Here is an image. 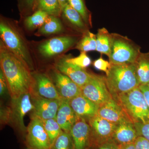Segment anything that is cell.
I'll return each instance as SVG.
<instances>
[{
  "label": "cell",
  "instance_id": "18",
  "mask_svg": "<svg viewBox=\"0 0 149 149\" xmlns=\"http://www.w3.org/2000/svg\"><path fill=\"white\" fill-rule=\"evenodd\" d=\"M138 137L133 123L126 121L116 125L112 140L118 146H122L133 143Z\"/></svg>",
  "mask_w": 149,
  "mask_h": 149
},
{
  "label": "cell",
  "instance_id": "41",
  "mask_svg": "<svg viewBox=\"0 0 149 149\" xmlns=\"http://www.w3.org/2000/svg\"><path fill=\"white\" fill-rule=\"evenodd\" d=\"M147 85H148V86L149 87V82H148V84H147Z\"/></svg>",
  "mask_w": 149,
  "mask_h": 149
},
{
  "label": "cell",
  "instance_id": "19",
  "mask_svg": "<svg viewBox=\"0 0 149 149\" xmlns=\"http://www.w3.org/2000/svg\"><path fill=\"white\" fill-rule=\"evenodd\" d=\"M78 118H79L70 107L69 101L63 99L56 117V120L62 130L65 132L70 133Z\"/></svg>",
  "mask_w": 149,
  "mask_h": 149
},
{
  "label": "cell",
  "instance_id": "33",
  "mask_svg": "<svg viewBox=\"0 0 149 149\" xmlns=\"http://www.w3.org/2000/svg\"><path fill=\"white\" fill-rule=\"evenodd\" d=\"M0 120L2 124H6L11 121L10 107L1 106L0 110Z\"/></svg>",
  "mask_w": 149,
  "mask_h": 149
},
{
  "label": "cell",
  "instance_id": "12",
  "mask_svg": "<svg viewBox=\"0 0 149 149\" xmlns=\"http://www.w3.org/2000/svg\"><path fill=\"white\" fill-rule=\"evenodd\" d=\"M74 149H91L93 148L91 129L87 120L79 118L70 130Z\"/></svg>",
  "mask_w": 149,
  "mask_h": 149
},
{
  "label": "cell",
  "instance_id": "24",
  "mask_svg": "<svg viewBox=\"0 0 149 149\" xmlns=\"http://www.w3.org/2000/svg\"><path fill=\"white\" fill-rule=\"evenodd\" d=\"M37 9L52 16H59L62 13L58 0H38Z\"/></svg>",
  "mask_w": 149,
  "mask_h": 149
},
{
  "label": "cell",
  "instance_id": "20",
  "mask_svg": "<svg viewBox=\"0 0 149 149\" xmlns=\"http://www.w3.org/2000/svg\"><path fill=\"white\" fill-rule=\"evenodd\" d=\"M135 63L140 85H147L149 82V52H141Z\"/></svg>",
  "mask_w": 149,
  "mask_h": 149
},
{
  "label": "cell",
  "instance_id": "39",
  "mask_svg": "<svg viewBox=\"0 0 149 149\" xmlns=\"http://www.w3.org/2000/svg\"><path fill=\"white\" fill-rule=\"evenodd\" d=\"M119 149H136L134 143L126 145L118 146Z\"/></svg>",
  "mask_w": 149,
  "mask_h": 149
},
{
  "label": "cell",
  "instance_id": "17",
  "mask_svg": "<svg viewBox=\"0 0 149 149\" xmlns=\"http://www.w3.org/2000/svg\"><path fill=\"white\" fill-rule=\"evenodd\" d=\"M70 105L79 118L85 120L97 115L99 106L81 94L69 101Z\"/></svg>",
  "mask_w": 149,
  "mask_h": 149
},
{
  "label": "cell",
  "instance_id": "30",
  "mask_svg": "<svg viewBox=\"0 0 149 149\" xmlns=\"http://www.w3.org/2000/svg\"><path fill=\"white\" fill-rule=\"evenodd\" d=\"M66 61L85 69L91 65L92 63L91 59L86 53L81 52L78 56L74 58H65Z\"/></svg>",
  "mask_w": 149,
  "mask_h": 149
},
{
  "label": "cell",
  "instance_id": "9",
  "mask_svg": "<svg viewBox=\"0 0 149 149\" xmlns=\"http://www.w3.org/2000/svg\"><path fill=\"white\" fill-rule=\"evenodd\" d=\"M93 137V148L112 140L116 124L112 123L98 115L88 120Z\"/></svg>",
  "mask_w": 149,
  "mask_h": 149
},
{
  "label": "cell",
  "instance_id": "11",
  "mask_svg": "<svg viewBox=\"0 0 149 149\" xmlns=\"http://www.w3.org/2000/svg\"><path fill=\"white\" fill-rule=\"evenodd\" d=\"M50 78L59 95L63 99L69 101L82 94L80 87L68 76L56 69L53 71Z\"/></svg>",
  "mask_w": 149,
  "mask_h": 149
},
{
  "label": "cell",
  "instance_id": "27",
  "mask_svg": "<svg viewBox=\"0 0 149 149\" xmlns=\"http://www.w3.org/2000/svg\"><path fill=\"white\" fill-rule=\"evenodd\" d=\"M68 3L80 14L87 26L92 27L91 13L86 7L84 0H68Z\"/></svg>",
  "mask_w": 149,
  "mask_h": 149
},
{
  "label": "cell",
  "instance_id": "23",
  "mask_svg": "<svg viewBox=\"0 0 149 149\" xmlns=\"http://www.w3.org/2000/svg\"><path fill=\"white\" fill-rule=\"evenodd\" d=\"M96 35L87 30L84 32L83 37L75 45V49L81 52L86 53L90 51H96Z\"/></svg>",
  "mask_w": 149,
  "mask_h": 149
},
{
  "label": "cell",
  "instance_id": "13",
  "mask_svg": "<svg viewBox=\"0 0 149 149\" xmlns=\"http://www.w3.org/2000/svg\"><path fill=\"white\" fill-rule=\"evenodd\" d=\"M34 80V88L31 94L51 100H63L59 95L50 77L45 73L37 72L32 74Z\"/></svg>",
  "mask_w": 149,
  "mask_h": 149
},
{
  "label": "cell",
  "instance_id": "5",
  "mask_svg": "<svg viewBox=\"0 0 149 149\" xmlns=\"http://www.w3.org/2000/svg\"><path fill=\"white\" fill-rule=\"evenodd\" d=\"M0 35L5 45L12 52L31 70L33 69V62L28 49L18 33L7 23L1 22Z\"/></svg>",
  "mask_w": 149,
  "mask_h": 149
},
{
  "label": "cell",
  "instance_id": "25",
  "mask_svg": "<svg viewBox=\"0 0 149 149\" xmlns=\"http://www.w3.org/2000/svg\"><path fill=\"white\" fill-rule=\"evenodd\" d=\"M62 30V24L59 19L57 17L49 15L39 32L42 35H51L59 33Z\"/></svg>",
  "mask_w": 149,
  "mask_h": 149
},
{
  "label": "cell",
  "instance_id": "8",
  "mask_svg": "<svg viewBox=\"0 0 149 149\" xmlns=\"http://www.w3.org/2000/svg\"><path fill=\"white\" fill-rule=\"evenodd\" d=\"M11 121L26 135L27 127L24 124V118L34 108L31 94H23L18 97L11 99L10 105Z\"/></svg>",
  "mask_w": 149,
  "mask_h": 149
},
{
  "label": "cell",
  "instance_id": "15",
  "mask_svg": "<svg viewBox=\"0 0 149 149\" xmlns=\"http://www.w3.org/2000/svg\"><path fill=\"white\" fill-rule=\"evenodd\" d=\"M56 69L71 79L80 88H82L91 78V73L84 68L66 61L65 57L62 58L56 63Z\"/></svg>",
  "mask_w": 149,
  "mask_h": 149
},
{
  "label": "cell",
  "instance_id": "10",
  "mask_svg": "<svg viewBox=\"0 0 149 149\" xmlns=\"http://www.w3.org/2000/svg\"><path fill=\"white\" fill-rule=\"evenodd\" d=\"M33 109L32 115L35 116L44 120L56 118L62 100H51L31 94Z\"/></svg>",
  "mask_w": 149,
  "mask_h": 149
},
{
  "label": "cell",
  "instance_id": "1",
  "mask_svg": "<svg viewBox=\"0 0 149 149\" xmlns=\"http://www.w3.org/2000/svg\"><path fill=\"white\" fill-rule=\"evenodd\" d=\"M1 69L4 74L11 99L33 92L35 80L31 70L1 40Z\"/></svg>",
  "mask_w": 149,
  "mask_h": 149
},
{
  "label": "cell",
  "instance_id": "32",
  "mask_svg": "<svg viewBox=\"0 0 149 149\" xmlns=\"http://www.w3.org/2000/svg\"><path fill=\"white\" fill-rule=\"evenodd\" d=\"M93 66L96 69L104 71L107 74L111 66V63L109 61L105 60L101 56L94 61Z\"/></svg>",
  "mask_w": 149,
  "mask_h": 149
},
{
  "label": "cell",
  "instance_id": "31",
  "mask_svg": "<svg viewBox=\"0 0 149 149\" xmlns=\"http://www.w3.org/2000/svg\"><path fill=\"white\" fill-rule=\"evenodd\" d=\"M134 125L138 136L143 137L149 141V121L145 123H134Z\"/></svg>",
  "mask_w": 149,
  "mask_h": 149
},
{
  "label": "cell",
  "instance_id": "37",
  "mask_svg": "<svg viewBox=\"0 0 149 149\" xmlns=\"http://www.w3.org/2000/svg\"><path fill=\"white\" fill-rule=\"evenodd\" d=\"M22 5L27 10H34L37 8L38 0H22Z\"/></svg>",
  "mask_w": 149,
  "mask_h": 149
},
{
  "label": "cell",
  "instance_id": "29",
  "mask_svg": "<svg viewBox=\"0 0 149 149\" xmlns=\"http://www.w3.org/2000/svg\"><path fill=\"white\" fill-rule=\"evenodd\" d=\"M51 149H74L70 133L63 131L51 146Z\"/></svg>",
  "mask_w": 149,
  "mask_h": 149
},
{
  "label": "cell",
  "instance_id": "14",
  "mask_svg": "<svg viewBox=\"0 0 149 149\" xmlns=\"http://www.w3.org/2000/svg\"><path fill=\"white\" fill-rule=\"evenodd\" d=\"M76 42V38L70 36L55 37L41 44L39 47V52L45 57H51L68 49Z\"/></svg>",
  "mask_w": 149,
  "mask_h": 149
},
{
  "label": "cell",
  "instance_id": "26",
  "mask_svg": "<svg viewBox=\"0 0 149 149\" xmlns=\"http://www.w3.org/2000/svg\"><path fill=\"white\" fill-rule=\"evenodd\" d=\"M49 15L45 12L37 10L32 15L27 17L25 19V24L27 29L33 30L41 27L45 22Z\"/></svg>",
  "mask_w": 149,
  "mask_h": 149
},
{
  "label": "cell",
  "instance_id": "36",
  "mask_svg": "<svg viewBox=\"0 0 149 149\" xmlns=\"http://www.w3.org/2000/svg\"><path fill=\"white\" fill-rule=\"evenodd\" d=\"M95 148L96 149H119L118 145L112 140L99 144Z\"/></svg>",
  "mask_w": 149,
  "mask_h": 149
},
{
  "label": "cell",
  "instance_id": "4",
  "mask_svg": "<svg viewBox=\"0 0 149 149\" xmlns=\"http://www.w3.org/2000/svg\"><path fill=\"white\" fill-rule=\"evenodd\" d=\"M111 36L109 62L112 64L135 63L141 53V47L126 36L116 33H111Z\"/></svg>",
  "mask_w": 149,
  "mask_h": 149
},
{
  "label": "cell",
  "instance_id": "22",
  "mask_svg": "<svg viewBox=\"0 0 149 149\" xmlns=\"http://www.w3.org/2000/svg\"><path fill=\"white\" fill-rule=\"evenodd\" d=\"M62 13L65 18L75 28L84 32L87 31L88 27L80 14L69 3L62 8Z\"/></svg>",
  "mask_w": 149,
  "mask_h": 149
},
{
  "label": "cell",
  "instance_id": "42",
  "mask_svg": "<svg viewBox=\"0 0 149 149\" xmlns=\"http://www.w3.org/2000/svg\"><path fill=\"white\" fill-rule=\"evenodd\" d=\"M29 149L28 148H26V149Z\"/></svg>",
  "mask_w": 149,
  "mask_h": 149
},
{
  "label": "cell",
  "instance_id": "38",
  "mask_svg": "<svg viewBox=\"0 0 149 149\" xmlns=\"http://www.w3.org/2000/svg\"><path fill=\"white\" fill-rule=\"evenodd\" d=\"M139 88L143 94L149 109V87L147 85H141Z\"/></svg>",
  "mask_w": 149,
  "mask_h": 149
},
{
  "label": "cell",
  "instance_id": "35",
  "mask_svg": "<svg viewBox=\"0 0 149 149\" xmlns=\"http://www.w3.org/2000/svg\"><path fill=\"white\" fill-rule=\"evenodd\" d=\"M8 93L7 83L2 70H0V95L3 96Z\"/></svg>",
  "mask_w": 149,
  "mask_h": 149
},
{
  "label": "cell",
  "instance_id": "3",
  "mask_svg": "<svg viewBox=\"0 0 149 149\" xmlns=\"http://www.w3.org/2000/svg\"><path fill=\"white\" fill-rule=\"evenodd\" d=\"M124 110L133 123L149 121V109L139 87L120 94L115 100Z\"/></svg>",
  "mask_w": 149,
  "mask_h": 149
},
{
  "label": "cell",
  "instance_id": "40",
  "mask_svg": "<svg viewBox=\"0 0 149 149\" xmlns=\"http://www.w3.org/2000/svg\"><path fill=\"white\" fill-rule=\"evenodd\" d=\"M59 2L60 3L62 8V10L63 7L68 3V0H58Z\"/></svg>",
  "mask_w": 149,
  "mask_h": 149
},
{
  "label": "cell",
  "instance_id": "34",
  "mask_svg": "<svg viewBox=\"0 0 149 149\" xmlns=\"http://www.w3.org/2000/svg\"><path fill=\"white\" fill-rule=\"evenodd\" d=\"M134 144L136 149H149V141L141 136L137 138Z\"/></svg>",
  "mask_w": 149,
  "mask_h": 149
},
{
  "label": "cell",
  "instance_id": "16",
  "mask_svg": "<svg viewBox=\"0 0 149 149\" xmlns=\"http://www.w3.org/2000/svg\"><path fill=\"white\" fill-rule=\"evenodd\" d=\"M97 115L116 125L126 121L132 122L122 107L113 98L99 107Z\"/></svg>",
  "mask_w": 149,
  "mask_h": 149
},
{
  "label": "cell",
  "instance_id": "7",
  "mask_svg": "<svg viewBox=\"0 0 149 149\" xmlns=\"http://www.w3.org/2000/svg\"><path fill=\"white\" fill-rule=\"evenodd\" d=\"M24 143L26 148L29 149H51L49 139L43 120L35 116L31 115Z\"/></svg>",
  "mask_w": 149,
  "mask_h": 149
},
{
  "label": "cell",
  "instance_id": "28",
  "mask_svg": "<svg viewBox=\"0 0 149 149\" xmlns=\"http://www.w3.org/2000/svg\"><path fill=\"white\" fill-rule=\"evenodd\" d=\"M43 122L52 146L57 138L63 132V130H62L56 118L44 120Z\"/></svg>",
  "mask_w": 149,
  "mask_h": 149
},
{
  "label": "cell",
  "instance_id": "6",
  "mask_svg": "<svg viewBox=\"0 0 149 149\" xmlns=\"http://www.w3.org/2000/svg\"><path fill=\"white\" fill-rule=\"evenodd\" d=\"M83 95L99 107L113 99L104 76L91 73L89 81L81 88Z\"/></svg>",
  "mask_w": 149,
  "mask_h": 149
},
{
  "label": "cell",
  "instance_id": "2",
  "mask_svg": "<svg viewBox=\"0 0 149 149\" xmlns=\"http://www.w3.org/2000/svg\"><path fill=\"white\" fill-rule=\"evenodd\" d=\"M105 78L106 83L113 98L140 86L136 63L112 64Z\"/></svg>",
  "mask_w": 149,
  "mask_h": 149
},
{
  "label": "cell",
  "instance_id": "21",
  "mask_svg": "<svg viewBox=\"0 0 149 149\" xmlns=\"http://www.w3.org/2000/svg\"><path fill=\"white\" fill-rule=\"evenodd\" d=\"M96 36V51L108 57L110 53L111 45V33L106 28L103 27L98 29Z\"/></svg>",
  "mask_w": 149,
  "mask_h": 149
}]
</instances>
